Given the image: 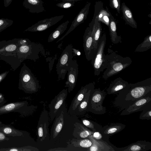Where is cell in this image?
I'll list each match as a JSON object with an SVG mask.
<instances>
[{"mask_svg":"<svg viewBox=\"0 0 151 151\" xmlns=\"http://www.w3.org/2000/svg\"><path fill=\"white\" fill-rule=\"evenodd\" d=\"M151 106V94L136 100L122 111L121 116L129 115L141 111Z\"/></svg>","mask_w":151,"mask_h":151,"instance_id":"obj_9","label":"cell"},{"mask_svg":"<svg viewBox=\"0 0 151 151\" xmlns=\"http://www.w3.org/2000/svg\"><path fill=\"white\" fill-rule=\"evenodd\" d=\"M110 7L116 10L117 12L120 13L121 11V0H109Z\"/></svg>","mask_w":151,"mask_h":151,"instance_id":"obj_35","label":"cell"},{"mask_svg":"<svg viewBox=\"0 0 151 151\" xmlns=\"http://www.w3.org/2000/svg\"></svg>","mask_w":151,"mask_h":151,"instance_id":"obj_46","label":"cell"},{"mask_svg":"<svg viewBox=\"0 0 151 151\" xmlns=\"http://www.w3.org/2000/svg\"><path fill=\"white\" fill-rule=\"evenodd\" d=\"M17 104L12 103L7 104L0 108V111L4 112L11 111L15 108Z\"/></svg>","mask_w":151,"mask_h":151,"instance_id":"obj_37","label":"cell"},{"mask_svg":"<svg viewBox=\"0 0 151 151\" xmlns=\"http://www.w3.org/2000/svg\"><path fill=\"white\" fill-rule=\"evenodd\" d=\"M19 81L21 88L30 92H36L39 88V81L25 63L21 69Z\"/></svg>","mask_w":151,"mask_h":151,"instance_id":"obj_7","label":"cell"},{"mask_svg":"<svg viewBox=\"0 0 151 151\" xmlns=\"http://www.w3.org/2000/svg\"><path fill=\"white\" fill-rule=\"evenodd\" d=\"M13 21L8 19L1 18L0 19V32L13 24Z\"/></svg>","mask_w":151,"mask_h":151,"instance_id":"obj_33","label":"cell"},{"mask_svg":"<svg viewBox=\"0 0 151 151\" xmlns=\"http://www.w3.org/2000/svg\"><path fill=\"white\" fill-rule=\"evenodd\" d=\"M83 0H62V2H75L78 1Z\"/></svg>","mask_w":151,"mask_h":151,"instance_id":"obj_42","label":"cell"},{"mask_svg":"<svg viewBox=\"0 0 151 151\" xmlns=\"http://www.w3.org/2000/svg\"><path fill=\"white\" fill-rule=\"evenodd\" d=\"M99 1L96 2L95 6L94 13L92 20H93L95 18H96L99 21L101 22L109 27L110 12L108 10L103 8L102 2L100 6L99 10Z\"/></svg>","mask_w":151,"mask_h":151,"instance_id":"obj_20","label":"cell"},{"mask_svg":"<svg viewBox=\"0 0 151 151\" xmlns=\"http://www.w3.org/2000/svg\"><path fill=\"white\" fill-rule=\"evenodd\" d=\"M12 0H4V6L6 7L8 6L11 3Z\"/></svg>","mask_w":151,"mask_h":151,"instance_id":"obj_40","label":"cell"},{"mask_svg":"<svg viewBox=\"0 0 151 151\" xmlns=\"http://www.w3.org/2000/svg\"><path fill=\"white\" fill-rule=\"evenodd\" d=\"M5 138V136L2 133L0 132V140H3Z\"/></svg>","mask_w":151,"mask_h":151,"instance_id":"obj_43","label":"cell"},{"mask_svg":"<svg viewBox=\"0 0 151 151\" xmlns=\"http://www.w3.org/2000/svg\"><path fill=\"white\" fill-rule=\"evenodd\" d=\"M12 132V129L9 127H6L4 129V132L6 134H9L10 133Z\"/></svg>","mask_w":151,"mask_h":151,"instance_id":"obj_41","label":"cell"},{"mask_svg":"<svg viewBox=\"0 0 151 151\" xmlns=\"http://www.w3.org/2000/svg\"><path fill=\"white\" fill-rule=\"evenodd\" d=\"M17 54L22 62L26 59L36 62L41 55H45L44 47L41 44L31 41L27 44L19 45Z\"/></svg>","mask_w":151,"mask_h":151,"instance_id":"obj_4","label":"cell"},{"mask_svg":"<svg viewBox=\"0 0 151 151\" xmlns=\"http://www.w3.org/2000/svg\"><path fill=\"white\" fill-rule=\"evenodd\" d=\"M65 102L64 103L58 110L51 129V137L55 139L60 132L64 124V111L65 110Z\"/></svg>","mask_w":151,"mask_h":151,"instance_id":"obj_15","label":"cell"},{"mask_svg":"<svg viewBox=\"0 0 151 151\" xmlns=\"http://www.w3.org/2000/svg\"><path fill=\"white\" fill-rule=\"evenodd\" d=\"M83 124L92 131L101 132L102 127L98 123L92 121L83 119L82 120Z\"/></svg>","mask_w":151,"mask_h":151,"instance_id":"obj_32","label":"cell"},{"mask_svg":"<svg viewBox=\"0 0 151 151\" xmlns=\"http://www.w3.org/2000/svg\"><path fill=\"white\" fill-rule=\"evenodd\" d=\"M104 90L100 88L92 89L89 96L86 110L96 114H102L106 112V108L103 106V101L106 96Z\"/></svg>","mask_w":151,"mask_h":151,"instance_id":"obj_6","label":"cell"},{"mask_svg":"<svg viewBox=\"0 0 151 151\" xmlns=\"http://www.w3.org/2000/svg\"><path fill=\"white\" fill-rule=\"evenodd\" d=\"M10 151H18V150L16 149H12L10 150Z\"/></svg>","mask_w":151,"mask_h":151,"instance_id":"obj_44","label":"cell"},{"mask_svg":"<svg viewBox=\"0 0 151 151\" xmlns=\"http://www.w3.org/2000/svg\"><path fill=\"white\" fill-rule=\"evenodd\" d=\"M69 21L67 20L60 25L52 33L49 35L47 40L48 42H52L63 33L66 30Z\"/></svg>","mask_w":151,"mask_h":151,"instance_id":"obj_28","label":"cell"},{"mask_svg":"<svg viewBox=\"0 0 151 151\" xmlns=\"http://www.w3.org/2000/svg\"><path fill=\"white\" fill-rule=\"evenodd\" d=\"M88 137L91 141L92 145L87 149V151H115L112 146L106 142L96 139L92 135Z\"/></svg>","mask_w":151,"mask_h":151,"instance_id":"obj_21","label":"cell"},{"mask_svg":"<svg viewBox=\"0 0 151 151\" xmlns=\"http://www.w3.org/2000/svg\"><path fill=\"white\" fill-rule=\"evenodd\" d=\"M45 117H44V122L43 124L42 123V122L41 118H40L39 121L38 122V124L37 127L38 131V139H40L42 141L44 139V134H45L44 132L45 136L48 132L47 131L46 123L48 122L47 119L45 122Z\"/></svg>","mask_w":151,"mask_h":151,"instance_id":"obj_31","label":"cell"},{"mask_svg":"<svg viewBox=\"0 0 151 151\" xmlns=\"http://www.w3.org/2000/svg\"><path fill=\"white\" fill-rule=\"evenodd\" d=\"M109 22V26L110 39L111 42L114 44H117L122 41V38L118 36L116 32V24L113 16L110 13Z\"/></svg>","mask_w":151,"mask_h":151,"instance_id":"obj_26","label":"cell"},{"mask_svg":"<svg viewBox=\"0 0 151 151\" xmlns=\"http://www.w3.org/2000/svg\"><path fill=\"white\" fill-rule=\"evenodd\" d=\"M151 94V78L135 83H129V86L118 93L114 104L122 111L135 101Z\"/></svg>","mask_w":151,"mask_h":151,"instance_id":"obj_1","label":"cell"},{"mask_svg":"<svg viewBox=\"0 0 151 151\" xmlns=\"http://www.w3.org/2000/svg\"><path fill=\"white\" fill-rule=\"evenodd\" d=\"M18 40L19 38H16L0 41V60L9 64L14 71L22 63L17 55Z\"/></svg>","mask_w":151,"mask_h":151,"instance_id":"obj_3","label":"cell"},{"mask_svg":"<svg viewBox=\"0 0 151 151\" xmlns=\"http://www.w3.org/2000/svg\"><path fill=\"white\" fill-rule=\"evenodd\" d=\"M91 4L90 2H87L85 6L80 10L74 18L67 32L57 41L56 43L63 40L77 27L84 22L87 19Z\"/></svg>","mask_w":151,"mask_h":151,"instance_id":"obj_13","label":"cell"},{"mask_svg":"<svg viewBox=\"0 0 151 151\" xmlns=\"http://www.w3.org/2000/svg\"><path fill=\"white\" fill-rule=\"evenodd\" d=\"M126 125L119 123H111L102 127L100 132L103 135L108 137L124 129Z\"/></svg>","mask_w":151,"mask_h":151,"instance_id":"obj_23","label":"cell"},{"mask_svg":"<svg viewBox=\"0 0 151 151\" xmlns=\"http://www.w3.org/2000/svg\"><path fill=\"white\" fill-rule=\"evenodd\" d=\"M129 86L128 82L120 77H118L112 81L107 89L108 94L119 93L127 88Z\"/></svg>","mask_w":151,"mask_h":151,"instance_id":"obj_18","label":"cell"},{"mask_svg":"<svg viewBox=\"0 0 151 151\" xmlns=\"http://www.w3.org/2000/svg\"><path fill=\"white\" fill-rule=\"evenodd\" d=\"M93 42L91 31L88 27L83 36V47L86 58L88 61L91 60L96 51Z\"/></svg>","mask_w":151,"mask_h":151,"instance_id":"obj_14","label":"cell"},{"mask_svg":"<svg viewBox=\"0 0 151 151\" xmlns=\"http://www.w3.org/2000/svg\"><path fill=\"white\" fill-rule=\"evenodd\" d=\"M78 66L77 60H72L68 69L67 80L65 87L68 88L69 93L72 91L75 87L78 73Z\"/></svg>","mask_w":151,"mask_h":151,"instance_id":"obj_12","label":"cell"},{"mask_svg":"<svg viewBox=\"0 0 151 151\" xmlns=\"http://www.w3.org/2000/svg\"><path fill=\"white\" fill-rule=\"evenodd\" d=\"M139 119L142 120H149L151 119V106L142 111L139 116Z\"/></svg>","mask_w":151,"mask_h":151,"instance_id":"obj_34","label":"cell"},{"mask_svg":"<svg viewBox=\"0 0 151 151\" xmlns=\"http://www.w3.org/2000/svg\"><path fill=\"white\" fill-rule=\"evenodd\" d=\"M74 126L73 135L78 139L87 138L92 135L94 132L80 123L76 122L74 124Z\"/></svg>","mask_w":151,"mask_h":151,"instance_id":"obj_24","label":"cell"},{"mask_svg":"<svg viewBox=\"0 0 151 151\" xmlns=\"http://www.w3.org/2000/svg\"><path fill=\"white\" fill-rule=\"evenodd\" d=\"M108 52L109 53L106 55L107 65L102 76L104 79L119 73L129 66L132 62L129 57H123L109 49H108Z\"/></svg>","mask_w":151,"mask_h":151,"instance_id":"obj_2","label":"cell"},{"mask_svg":"<svg viewBox=\"0 0 151 151\" xmlns=\"http://www.w3.org/2000/svg\"><path fill=\"white\" fill-rule=\"evenodd\" d=\"M121 10L122 13L123 18L126 23L132 28L137 29V24L133 17L130 9L127 7L124 2L122 3Z\"/></svg>","mask_w":151,"mask_h":151,"instance_id":"obj_25","label":"cell"},{"mask_svg":"<svg viewBox=\"0 0 151 151\" xmlns=\"http://www.w3.org/2000/svg\"><path fill=\"white\" fill-rule=\"evenodd\" d=\"M106 41V35L104 34L100 38L95 52L91 60L95 76L99 75L106 66L107 56L104 52Z\"/></svg>","mask_w":151,"mask_h":151,"instance_id":"obj_5","label":"cell"},{"mask_svg":"<svg viewBox=\"0 0 151 151\" xmlns=\"http://www.w3.org/2000/svg\"><path fill=\"white\" fill-rule=\"evenodd\" d=\"M74 2H61L58 3L56 6L60 8L63 9H68L70 8L75 5Z\"/></svg>","mask_w":151,"mask_h":151,"instance_id":"obj_36","label":"cell"},{"mask_svg":"<svg viewBox=\"0 0 151 151\" xmlns=\"http://www.w3.org/2000/svg\"><path fill=\"white\" fill-rule=\"evenodd\" d=\"M94 88L95 87L89 89L85 93L83 99L76 110L74 115L80 116L84 114L86 112L90 93L91 90Z\"/></svg>","mask_w":151,"mask_h":151,"instance_id":"obj_27","label":"cell"},{"mask_svg":"<svg viewBox=\"0 0 151 151\" xmlns=\"http://www.w3.org/2000/svg\"><path fill=\"white\" fill-rule=\"evenodd\" d=\"M115 151H147L151 150V143L146 141H138L127 146L117 148L114 146Z\"/></svg>","mask_w":151,"mask_h":151,"instance_id":"obj_17","label":"cell"},{"mask_svg":"<svg viewBox=\"0 0 151 151\" xmlns=\"http://www.w3.org/2000/svg\"><path fill=\"white\" fill-rule=\"evenodd\" d=\"M42 0H24L23 5L32 13H39L45 11Z\"/></svg>","mask_w":151,"mask_h":151,"instance_id":"obj_22","label":"cell"},{"mask_svg":"<svg viewBox=\"0 0 151 151\" xmlns=\"http://www.w3.org/2000/svg\"><path fill=\"white\" fill-rule=\"evenodd\" d=\"M151 48V34L147 36L143 41L139 44L135 49V52H142Z\"/></svg>","mask_w":151,"mask_h":151,"instance_id":"obj_29","label":"cell"},{"mask_svg":"<svg viewBox=\"0 0 151 151\" xmlns=\"http://www.w3.org/2000/svg\"><path fill=\"white\" fill-rule=\"evenodd\" d=\"M88 27L91 31L93 38V46L96 51L101 36L102 29L101 22L99 21L97 18H95L89 24Z\"/></svg>","mask_w":151,"mask_h":151,"instance_id":"obj_19","label":"cell"},{"mask_svg":"<svg viewBox=\"0 0 151 151\" xmlns=\"http://www.w3.org/2000/svg\"><path fill=\"white\" fill-rule=\"evenodd\" d=\"M64 17V15H61L44 19L38 21L24 31L37 32L45 30L60 21Z\"/></svg>","mask_w":151,"mask_h":151,"instance_id":"obj_11","label":"cell"},{"mask_svg":"<svg viewBox=\"0 0 151 151\" xmlns=\"http://www.w3.org/2000/svg\"><path fill=\"white\" fill-rule=\"evenodd\" d=\"M9 72L6 71L0 74V83L5 78Z\"/></svg>","mask_w":151,"mask_h":151,"instance_id":"obj_38","label":"cell"},{"mask_svg":"<svg viewBox=\"0 0 151 151\" xmlns=\"http://www.w3.org/2000/svg\"><path fill=\"white\" fill-rule=\"evenodd\" d=\"M68 89H63L52 99L49 105L50 120L52 121L57 114L61 106L65 103L68 95Z\"/></svg>","mask_w":151,"mask_h":151,"instance_id":"obj_10","label":"cell"},{"mask_svg":"<svg viewBox=\"0 0 151 151\" xmlns=\"http://www.w3.org/2000/svg\"><path fill=\"white\" fill-rule=\"evenodd\" d=\"M70 142L75 147L86 149L90 147L92 145V142L88 137L82 139H73Z\"/></svg>","mask_w":151,"mask_h":151,"instance_id":"obj_30","label":"cell"},{"mask_svg":"<svg viewBox=\"0 0 151 151\" xmlns=\"http://www.w3.org/2000/svg\"><path fill=\"white\" fill-rule=\"evenodd\" d=\"M73 54V56H80L81 55V52L79 50L72 48Z\"/></svg>","mask_w":151,"mask_h":151,"instance_id":"obj_39","label":"cell"},{"mask_svg":"<svg viewBox=\"0 0 151 151\" xmlns=\"http://www.w3.org/2000/svg\"><path fill=\"white\" fill-rule=\"evenodd\" d=\"M73 46H67L63 51L56 65V70L59 80L65 79L69 64L73 60Z\"/></svg>","mask_w":151,"mask_h":151,"instance_id":"obj_8","label":"cell"},{"mask_svg":"<svg viewBox=\"0 0 151 151\" xmlns=\"http://www.w3.org/2000/svg\"><path fill=\"white\" fill-rule=\"evenodd\" d=\"M94 83L92 82L82 86L72 101L68 113L74 115L78 105L83 99L85 93L90 89L95 87Z\"/></svg>","mask_w":151,"mask_h":151,"instance_id":"obj_16","label":"cell"},{"mask_svg":"<svg viewBox=\"0 0 151 151\" xmlns=\"http://www.w3.org/2000/svg\"><path fill=\"white\" fill-rule=\"evenodd\" d=\"M1 95H0V98L1 97Z\"/></svg>","mask_w":151,"mask_h":151,"instance_id":"obj_45","label":"cell"}]
</instances>
